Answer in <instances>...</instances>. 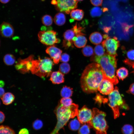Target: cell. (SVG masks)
I'll list each match as a JSON object with an SVG mask.
<instances>
[{
	"label": "cell",
	"instance_id": "e575fe53",
	"mask_svg": "<svg viewBox=\"0 0 134 134\" xmlns=\"http://www.w3.org/2000/svg\"><path fill=\"white\" fill-rule=\"evenodd\" d=\"M95 100L99 104H101L102 102L105 103L107 102L108 100L107 99L104 98L102 96L98 94L96 95L95 98Z\"/></svg>",
	"mask_w": 134,
	"mask_h": 134
},
{
	"label": "cell",
	"instance_id": "52a82bcc",
	"mask_svg": "<svg viewBox=\"0 0 134 134\" xmlns=\"http://www.w3.org/2000/svg\"><path fill=\"white\" fill-rule=\"evenodd\" d=\"M56 32L52 30H42L39 32L38 34L39 41L42 44L52 46L59 43L60 39L56 37Z\"/></svg>",
	"mask_w": 134,
	"mask_h": 134
},
{
	"label": "cell",
	"instance_id": "d4e9b609",
	"mask_svg": "<svg viewBox=\"0 0 134 134\" xmlns=\"http://www.w3.org/2000/svg\"><path fill=\"white\" fill-rule=\"evenodd\" d=\"M105 49L102 45H97L94 49V55L98 57L103 56L105 54Z\"/></svg>",
	"mask_w": 134,
	"mask_h": 134
},
{
	"label": "cell",
	"instance_id": "5b68a950",
	"mask_svg": "<svg viewBox=\"0 0 134 134\" xmlns=\"http://www.w3.org/2000/svg\"><path fill=\"white\" fill-rule=\"evenodd\" d=\"M92 112V118L87 124L94 129L96 134H107L108 126L105 119L106 113L95 108L93 109Z\"/></svg>",
	"mask_w": 134,
	"mask_h": 134
},
{
	"label": "cell",
	"instance_id": "4dcf8cb0",
	"mask_svg": "<svg viewBox=\"0 0 134 134\" xmlns=\"http://www.w3.org/2000/svg\"><path fill=\"white\" fill-rule=\"evenodd\" d=\"M134 130L132 126L128 124L124 125L121 129V131L123 134H133Z\"/></svg>",
	"mask_w": 134,
	"mask_h": 134
},
{
	"label": "cell",
	"instance_id": "74e56055",
	"mask_svg": "<svg viewBox=\"0 0 134 134\" xmlns=\"http://www.w3.org/2000/svg\"><path fill=\"white\" fill-rule=\"evenodd\" d=\"M127 55L129 59L134 60V50L131 49L128 51L127 52Z\"/></svg>",
	"mask_w": 134,
	"mask_h": 134
},
{
	"label": "cell",
	"instance_id": "60d3db41",
	"mask_svg": "<svg viewBox=\"0 0 134 134\" xmlns=\"http://www.w3.org/2000/svg\"><path fill=\"white\" fill-rule=\"evenodd\" d=\"M19 134H29L28 130L25 128L21 129L19 132Z\"/></svg>",
	"mask_w": 134,
	"mask_h": 134
},
{
	"label": "cell",
	"instance_id": "484cf974",
	"mask_svg": "<svg viewBox=\"0 0 134 134\" xmlns=\"http://www.w3.org/2000/svg\"><path fill=\"white\" fill-rule=\"evenodd\" d=\"M102 9L99 7H93L91 10L90 14L91 16L93 17H99L102 13Z\"/></svg>",
	"mask_w": 134,
	"mask_h": 134
},
{
	"label": "cell",
	"instance_id": "4316f807",
	"mask_svg": "<svg viewBox=\"0 0 134 134\" xmlns=\"http://www.w3.org/2000/svg\"><path fill=\"white\" fill-rule=\"evenodd\" d=\"M94 52L93 47L89 45L84 47L82 50L83 54L86 57H89L92 55L94 54Z\"/></svg>",
	"mask_w": 134,
	"mask_h": 134
},
{
	"label": "cell",
	"instance_id": "b9f144b4",
	"mask_svg": "<svg viewBox=\"0 0 134 134\" xmlns=\"http://www.w3.org/2000/svg\"><path fill=\"white\" fill-rule=\"evenodd\" d=\"M0 122L2 123L4 121L5 116L4 113L2 111L0 112Z\"/></svg>",
	"mask_w": 134,
	"mask_h": 134
},
{
	"label": "cell",
	"instance_id": "9c48e42d",
	"mask_svg": "<svg viewBox=\"0 0 134 134\" xmlns=\"http://www.w3.org/2000/svg\"><path fill=\"white\" fill-rule=\"evenodd\" d=\"M102 42V45L106 50L107 54L117 56L116 51L119 47L120 43L117 38H113L109 36L105 39Z\"/></svg>",
	"mask_w": 134,
	"mask_h": 134
},
{
	"label": "cell",
	"instance_id": "7402d4cb",
	"mask_svg": "<svg viewBox=\"0 0 134 134\" xmlns=\"http://www.w3.org/2000/svg\"><path fill=\"white\" fill-rule=\"evenodd\" d=\"M3 60L4 63L7 65L11 66L15 62V59L14 56L11 54H7L4 56Z\"/></svg>",
	"mask_w": 134,
	"mask_h": 134
},
{
	"label": "cell",
	"instance_id": "e0dca14e",
	"mask_svg": "<svg viewBox=\"0 0 134 134\" xmlns=\"http://www.w3.org/2000/svg\"><path fill=\"white\" fill-rule=\"evenodd\" d=\"M103 37L100 32H95L90 35L89 39L92 44L95 45H98L101 42Z\"/></svg>",
	"mask_w": 134,
	"mask_h": 134
},
{
	"label": "cell",
	"instance_id": "4fadbf2b",
	"mask_svg": "<svg viewBox=\"0 0 134 134\" xmlns=\"http://www.w3.org/2000/svg\"><path fill=\"white\" fill-rule=\"evenodd\" d=\"M46 52L50 56L54 63H59L62 53V50L53 45L48 47L46 50Z\"/></svg>",
	"mask_w": 134,
	"mask_h": 134
},
{
	"label": "cell",
	"instance_id": "7a4b0ae2",
	"mask_svg": "<svg viewBox=\"0 0 134 134\" xmlns=\"http://www.w3.org/2000/svg\"><path fill=\"white\" fill-rule=\"evenodd\" d=\"M33 57L30 55L21 59L22 66L25 72L30 71L32 74L42 78L50 75L54 65L51 59L48 57L41 59L39 57L38 60H34Z\"/></svg>",
	"mask_w": 134,
	"mask_h": 134
},
{
	"label": "cell",
	"instance_id": "f35d334b",
	"mask_svg": "<svg viewBox=\"0 0 134 134\" xmlns=\"http://www.w3.org/2000/svg\"><path fill=\"white\" fill-rule=\"evenodd\" d=\"M103 0H90L92 4L94 6H101Z\"/></svg>",
	"mask_w": 134,
	"mask_h": 134
},
{
	"label": "cell",
	"instance_id": "2e32d148",
	"mask_svg": "<svg viewBox=\"0 0 134 134\" xmlns=\"http://www.w3.org/2000/svg\"><path fill=\"white\" fill-rule=\"evenodd\" d=\"M64 75L60 71H54L50 75V80L54 84H59L64 82Z\"/></svg>",
	"mask_w": 134,
	"mask_h": 134
},
{
	"label": "cell",
	"instance_id": "d6986e66",
	"mask_svg": "<svg viewBox=\"0 0 134 134\" xmlns=\"http://www.w3.org/2000/svg\"><path fill=\"white\" fill-rule=\"evenodd\" d=\"M84 12L83 10L76 9L72 10L70 13L71 18L73 20L80 21L83 18Z\"/></svg>",
	"mask_w": 134,
	"mask_h": 134
},
{
	"label": "cell",
	"instance_id": "f546056e",
	"mask_svg": "<svg viewBox=\"0 0 134 134\" xmlns=\"http://www.w3.org/2000/svg\"><path fill=\"white\" fill-rule=\"evenodd\" d=\"M42 24L45 26H50L52 24V18L50 15H45L42 17Z\"/></svg>",
	"mask_w": 134,
	"mask_h": 134
},
{
	"label": "cell",
	"instance_id": "9a60e30c",
	"mask_svg": "<svg viewBox=\"0 0 134 134\" xmlns=\"http://www.w3.org/2000/svg\"><path fill=\"white\" fill-rule=\"evenodd\" d=\"M85 35L84 33L79 34L73 38V43L76 47L80 48L85 46L87 42V39L84 36Z\"/></svg>",
	"mask_w": 134,
	"mask_h": 134
},
{
	"label": "cell",
	"instance_id": "ee69618b",
	"mask_svg": "<svg viewBox=\"0 0 134 134\" xmlns=\"http://www.w3.org/2000/svg\"><path fill=\"white\" fill-rule=\"evenodd\" d=\"M10 0H0V2L3 3L5 4L9 1Z\"/></svg>",
	"mask_w": 134,
	"mask_h": 134
},
{
	"label": "cell",
	"instance_id": "30bf717a",
	"mask_svg": "<svg viewBox=\"0 0 134 134\" xmlns=\"http://www.w3.org/2000/svg\"><path fill=\"white\" fill-rule=\"evenodd\" d=\"M77 116L81 123L88 124L92 118L93 112L85 105L80 110H78Z\"/></svg>",
	"mask_w": 134,
	"mask_h": 134
},
{
	"label": "cell",
	"instance_id": "1f68e13d",
	"mask_svg": "<svg viewBox=\"0 0 134 134\" xmlns=\"http://www.w3.org/2000/svg\"><path fill=\"white\" fill-rule=\"evenodd\" d=\"M90 127L87 124H83L79 129V134H89L90 132Z\"/></svg>",
	"mask_w": 134,
	"mask_h": 134
},
{
	"label": "cell",
	"instance_id": "d590c367",
	"mask_svg": "<svg viewBox=\"0 0 134 134\" xmlns=\"http://www.w3.org/2000/svg\"><path fill=\"white\" fill-rule=\"evenodd\" d=\"M69 56L68 54L63 53L61 55L60 60L61 62L67 63L69 61Z\"/></svg>",
	"mask_w": 134,
	"mask_h": 134
},
{
	"label": "cell",
	"instance_id": "cb8c5ba5",
	"mask_svg": "<svg viewBox=\"0 0 134 134\" xmlns=\"http://www.w3.org/2000/svg\"><path fill=\"white\" fill-rule=\"evenodd\" d=\"M73 91L72 88L70 87L65 86L62 89L61 95L63 98H69L72 95Z\"/></svg>",
	"mask_w": 134,
	"mask_h": 134
},
{
	"label": "cell",
	"instance_id": "8992f818",
	"mask_svg": "<svg viewBox=\"0 0 134 134\" xmlns=\"http://www.w3.org/2000/svg\"><path fill=\"white\" fill-rule=\"evenodd\" d=\"M118 89L117 87H115L113 91L108 95L109 102L108 104L113 111L115 119L118 117L120 115V108L127 109L128 108L122 99Z\"/></svg>",
	"mask_w": 134,
	"mask_h": 134
},
{
	"label": "cell",
	"instance_id": "ffe728a7",
	"mask_svg": "<svg viewBox=\"0 0 134 134\" xmlns=\"http://www.w3.org/2000/svg\"><path fill=\"white\" fill-rule=\"evenodd\" d=\"M3 103L5 105H8L12 103L14 101L15 97L10 92L5 93L1 98Z\"/></svg>",
	"mask_w": 134,
	"mask_h": 134
},
{
	"label": "cell",
	"instance_id": "83f0119b",
	"mask_svg": "<svg viewBox=\"0 0 134 134\" xmlns=\"http://www.w3.org/2000/svg\"><path fill=\"white\" fill-rule=\"evenodd\" d=\"M0 134H15L14 131L9 127L2 125L0 127Z\"/></svg>",
	"mask_w": 134,
	"mask_h": 134
},
{
	"label": "cell",
	"instance_id": "3957f363",
	"mask_svg": "<svg viewBox=\"0 0 134 134\" xmlns=\"http://www.w3.org/2000/svg\"><path fill=\"white\" fill-rule=\"evenodd\" d=\"M116 57L107 53L100 57L93 55L90 59L91 61L96 62L100 66L103 79L109 80L114 85L119 82L115 74L117 64Z\"/></svg>",
	"mask_w": 134,
	"mask_h": 134
},
{
	"label": "cell",
	"instance_id": "f6af8a7d",
	"mask_svg": "<svg viewBox=\"0 0 134 134\" xmlns=\"http://www.w3.org/2000/svg\"><path fill=\"white\" fill-rule=\"evenodd\" d=\"M4 85V82L2 81H0V87H3Z\"/></svg>",
	"mask_w": 134,
	"mask_h": 134
},
{
	"label": "cell",
	"instance_id": "8fae6325",
	"mask_svg": "<svg viewBox=\"0 0 134 134\" xmlns=\"http://www.w3.org/2000/svg\"><path fill=\"white\" fill-rule=\"evenodd\" d=\"M76 36V33L73 27L71 29L66 31L63 34L64 39L62 43L63 47L66 49H67L70 47H73V39Z\"/></svg>",
	"mask_w": 134,
	"mask_h": 134
},
{
	"label": "cell",
	"instance_id": "ac0fdd59",
	"mask_svg": "<svg viewBox=\"0 0 134 134\" xmlns=\"http://www.w3.org/2000/svg\"><path fill=\"white\" fill-rule=\"evenodd\" d=\"M54 21V22L58 26H62L65 23L66 21L65 16L62 13H58L55 16Z\"/></svg>",
	"mask_w": 134,
	"mask_h": 134
},
{
	"label": "cell",
	"instance_id": "7c38bea8",
	"mask_svg": "<svg viewBox=\"0 0 134 134\" xmlns=\"http://www.w3.org/2000/svg\"><path fill=\"white\" fill-rule=\"evenodd\" d=\"M113 83L109 80L103 79L99 84L98 91L102 94L109 95L114 90Z\"/></svg>",
	"mask_w": 134,
	"mask_h": 134
},
{
	"label": "cell",
	"instance_id": "8d00e7d4",
	"mask_svg": "<svg viewBox=\"0 0 134 134\" xmlns=\"http://www.w3.org/2000/svg\"><path fill=\"white\" fill-rule=\"evenodd\" d=\"M124 63L126 65L129 66L130 67H132L133 69V70L132 72L134 74V61H132L129 59H126L123 61Z\"/></svg>",
	"mask_w": 134,
	"mask_h": 134
},
{
	"label": "cell",
	"instance_id": "f1b7e54d",
	"mask_svg": "<svg viewBox=\"0 0 134 134\" xmlns=\"http://www.w3.org/2000/svg\"><path fill=\"white\" fill-rule=\"evenodd\" d=\"M59 71L63 74H67L70 70L69 65L67 63H63L61 64L59 66Z\"/></svg>",
	"mask_w": 134,
	"mask_h": 134
},
{
	"label": "cell",
	"instance_id": "836d02e7",
	"mask_svg": "<svg viewBox=\"0 0 134 134\" xmlns=\"http://www.w3.org/2000/svg\"><path fill=\"white\" fill-rule=\"evenodd\" d=\"M43 126V123L41 120L37 119L34 121L32 124L33 129L35 130H38L41 129Z\"/></svg>",
	"mask_w": 134,
	"mask_h": 134
},
{
	"label": "cell",
	"instance_id": "d6a6232c",
	"mask_svg": "<svg viewBox=\"0 0 134 134\" xmlns=\"http://www.w3.org/2000/svg\"><path fill=\"white\" fill-rule=\"evenodd\" d=\"M72 100L69 98H63L60 100V103L63 106L69 107L72 103Z\"/></svg>",
	"mask_w": 134,
	"mask_h": 134
},
{
	"label": "cell",
	"instance_id": "277c9868",
	"mask_svg": "<svg viewBox=\"0 0 134 134\" xmlns=\"http://www.w3.org/2000/svg\"><path fill=\"white\" fill-rule=\"evenodd\" d=\"M78 108V105L74 103L68 107L63 106L60 102L59 103L54 111L57 122L55 128L50 134H58L60 129H64V126L66 125L69 120L77 116Z\"/></svg>",
	"mask_w": 134,
	"mask_h": 134
},
{
	"label": "cell",
	"instance_id": "7bdbcfd3",
	"mask_svg": "<svg viewBox=\"0 0 134 134\" xmlns=\"http://www.w3.org/2000/svg\"><path fill=\"white\" fill-rule=\"evenodd\" d=\"M5 91L4 89L2 87H0V95L1 98V97L5 94Z\"/></svg>",
	"mask_w": 134,
	"mask_h": 134
},
{
	"label": "cell",
	"instance_id": "44dd1931",
	"mask_svg": "<svg viewBox=\"0 0 134 134\" xmlns=\"http://www.w3.org/2000/svg\"><path fill=\"white\" fill-rule=\"evenodd\" d=\"M116 73L117 76L119 79L123 80L128 76V71L126 68L121 67L117 70Z\"/></svg>",
	"mask_w": 134,
	"mask_h": 134
},
{
	"label": "cell",
	"instance_id": "6da1fadb",
	"mask_svg": "<svg viewBox=\"0 0 134 134\" xmlns=\"http://www.w3.org/2000/svg\"><path fill=\"white\" fill-rule=\"evenodd\" d=\"M103 79L100 65L97 63L90 64L86 67L82 74L80 80L81 88L87 93L96 92Z\"/></svg>",
	"mask_w": 134,
	"mask_h": 134
},
{
	"label": "cell",
	"instance_id": "5bb4252c",
	"mask_svg": "<svg viewBox=\"0 0 134 134\" xmlns=\"http://www.w3.org/2000/svg\"><path fill=\"white\" fill-rule=\"evenodd\" d=\"M0 32L2 36L5 37H10L13 35L14 30L10 24L3 22L0 26Z\"/></svg>",
	"mask_w": 134,
	"mask_h": 134
},
{
	"label": "cell",
	"instance_id": "bcb514c9",
	"mask_svg": "<svg viewBox=\"0 0 134 134\" xmlns=\"http://www.w3.org/2000/svg\"><path fill=\"white\" fill-rule=\"evenodd\" d=\"M76 0L78 1H82L83 0Z\"/></svg>",
	"mask_w": 134,
	"mask_h": 134
},
{
	"label": "cell",
	"instance_id": "603a6c76",
	"mask_svg": "<svg viewBox=\"0 0 134 134\" xmlns=\"http://www.w3.org/2000/svg\"><path fill=\"white\" fill-rule=\"evenodd\" d=\"M81 123L78 120L75 119L71 120L68 124V127L72 131H76L79 129Z\"/></svg>",
	"mask_w": 134,
	"mask_h": 134
},
{
	"label": "cell",
	"instance_id": "ab89813d",
	"mask_svg": "<svg viewBox=\"0 0 134 134\" xmlns=\"http://www.w3.org/2000/svg\"><path fill=\"white\" fill-rule=\"evenodd\" d=\"M127 93L134 95V83L132 84L130 86Z\"/></svg>",
	"mask_w": 134,
	"mask_h": 134
},
{
	"label": "cell",
	"instance_id": "ba28073f",
	"mask_svg": "<svg viewBox=\"0 0 134 134\" xmlns=\"http://www.w3.org/2000/svg\"><path fill=\"white\" fill-rule=\"evenodd\" d=\"M52 3L55 5L57 9L61 12L69 14L71 11L77 7L76 0H52Z\"/></svg>",
	"mask_w": 134,
	"mask_h": 134
}]
</instances>
